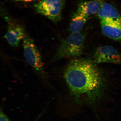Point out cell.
Masks as SVG:
<instances>
[{"instance_id": "cell-1", "label": "cell", "mask_w": 121, "mask_h": 121, "mask_svg": "<svg viewBox=\"0 0 121 121\" xmlns=\"http://www.w3.org/2000/svg\"><path fill=\"white\" fill-rule=\"evenodd\" d=\"M94 63L87 60H74L65 70L64 78L66 83L78 100L92 102L100 96L102 77Z\"/></svg>"}, {"instance_id": "cell-2", "label": "cell", "mask_w": 121, "mask_h": 121, "mask_svg": "<svg viewBox=\"0 0 121 121\" xmlns=\"http://www.w3.org/2000/svg\"><path fill=\"white\" fill-rule=\"evenodd\" d=\"M85 35L81 32L71 33L61 41L53 60L78 57L82 54Z\"/></svg>"}, {"instance_id": "cell-3", "label": "cell", "mask_w": 121, "mask_h": 121, "mask_svg": "<svg viewBox=\"0 0 121 121\" xmlns=\"http://www.w3.org/2000/svg\"><path fill=\"white\" fill-rule=\"evenodd\" d=\"M24 56L27 62L40 78L48 79V76L43 68L42 57L34 40L27 34L23 40Z\"/></svg>"}, {"instance_id": "cell-4", "label": "cell", "mask_w": 121, "mask_h": 121, "mask_svg": "<svg viewBox=\"0 0 121 121\" xmlns=\"http://www.w3.org/2000/svg\"><path fill=\"white\" fill-rule=\"evenodd\" d=\"M65 0H40L34 5L38 13L57 23L62 18V12Z\"/></svg>"}, {"instance_id": "cell-5", "label": "cell", "mask_w": 121, "mask_h": 121, "mask_svg": "<svg viewBox=\"0 0 121 121\" xmlns=\"http://www.w3.org/2000/svg\"><path fill=\"white\" fill-rule=\"evenodd\" d=\"M2 15L7 23V31L4 37L10 46L17 48L27 34L25 28L10 17L4 13Z\"/></svg>"}, {"instance_id": "cell-6", "label": "cell", "mask_w": 121, "mask_h": 121, "mask_svg": "<svg viewBox=\"0 0 121 121\" xmlns=\"http://www.w3.org/2000/svg\"><path fill=\"white\" fill-rule=\"evenodd\" d=\"M93 60L95 63H109L121 65V54L112 46L104 45L95 50Z\"/></svg>"}, {"instance_id": "cell-7", "label": "cell", "mask_w": 121, "mask_h": 121, "mask_svg": "<svg viewBox=\"0 0 121 121\" xmlns=\"http://www.w3.org/2000/svg\"><path fill=\"white\" fill-rule=\"evenodd\" d=\"M96 14L100 20L113 22L121 25V16L116 9L111 4L104 3Z\"/></svg>"}, {"instance_id": "cell-8", "label": "cell", "mask_w": 121, "mask_h": 121, "mask_svg": "<svg viewBox=\"0 0 121 121\" xmlns=\"http://www.w3.org/2000/svg\"><path fill=\"white\" fill-rule=\"evenodd\" d=\"M100 24L104 35L113 40L121 42V25L104 20H100Z\"/></svg>"}, {"instance_id": "cell-9", "label": "cell", "mask_w": 121, "mask_h": 121, "mask_svg": "<svg viewBox=\"0 0 121 121\" xmlns=\"http://www.w3.org/2000/svg\"><path fill=\"white\" fill-rule=\"evenodd\" d=\"M103 3L102 0L83 1L78 5L76 12L89 17L97 13Z\"/></svg>"}, {"instance_id": "cell-10", "label": "cell", "mask_w": 121, "mask_h": 121, "mask_svg": "<svg viewBox=\"0 0 121 121\" xmlns=\"http://www.w3.org/2000/svg\"><path fill=\"white\" fill-rule=\"evenodd\" d=\"M89 17L77 12L73 16L69 25V31L71 33L81 32Z\"/></svg>"}, {"instance_id": "cell-11", "label": "cell", "mask_w": 121, "mask_h": 121, "mask_svg": "<svg viewBox=\"0 0 121 121\" xmlns=\"http://www.w3.org/2000/svg\"><path fill=\"white\" fill-rule=\"evenodd\" d=\"M0 121H10L8 117L4 114L1 108L0 112Z\"/></svg>"}, {"instance_id": "cell-12", "label": "cell", "mask_w": 121, "mask_h": 121, "mask_svg": "<svg viewBox=\"0 0 121 121\" xmlns=\"http://www.w3.org/2000/svg\"><path fill=\"white\" fill-rule=\"evenodd\" d=\"M15 2H19V1H23L25 2H30L31 1H35L36 0H12Z\"/></svg>"}, {"instance_id": "cell-13", "label": "cell", "mask_w": 121, "mask_h": 121, "mask_svg": "<svg viewBox=\"0 0 121 121\" xmlns=\"http://www.w3.org/2000/svg\"><path fill=\"white\" fill-rule=\"evenodd\" d=\"M43 112H42L41 113V114L40 115H39V117H38V118H37V119H36V120L35 121H38V120L40 118V117H41V116H42V114H43Z\"/></svg>"}]
</instances>
